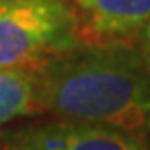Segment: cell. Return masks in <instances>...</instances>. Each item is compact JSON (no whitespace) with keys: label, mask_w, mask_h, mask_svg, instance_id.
Segmentation results:
<instances>
[{"label":"cell","mask_w":150,"mask_h":150,"mask_svg":"<svg viewBox=\"0 0 150 150\" xmlns=\"http://www.w3.org/2000/svg\"><path fill=\"white\" fill-rule=\"evenodd\" d=\"M80 39L86 45L125 43L121 39L150 23V0H72Z\"/></svg>","instance_id":"obj_4"},{"label":"cell","mask_w":150,"mask_h":150,"mask_svg":"<svg viewBox=\"0 0 150 150\" xmlns=\"http://www.w3.org/2000/svg\"><path fill=\"white\" fill-rule=\"evenodd\" d=\"M35 68L0 70V127L14 119L39 113Z\"/></svg>","instance_id":"obj_5"},{"label":"cell","mask_w":150,"mask_h":150,"mask_svg":"<svg viewBox=\"0 0 150 150\" xmlns=\"http://www.w3.org/2000/svg\"><path fill=\"white\" fill-rule=\"evenodd\" d=\"M39 113L150 133V74L127 43L82 45L35 68Z\"/></svg>","instance_id":"obj_1"},{"label":"cell","mask_w":150,"mask_h":150,"mask_svg":"<svg viewBox=\"0 0 150 150\" xmlns=\"http://www.w3.org/2000/svg\"><path fill=\"white\" fill-rule=\"evenodd\" d=\"M4 150H150L142 134L82 121H43L4 137Z\"/></svg>","instance_id":"obj_3"},{"label":"cell","mask_w":150,"mask_h":150,"mask_svg":"<svg viewBox=\"0 0 150 150\" xmlns=\"http://www.w3.org/2000/svg\"><path fill=\"white\" fill-rule=\"evenodd\" d=\"M142 59H144V64H146V70L150 74V23L144 28V33H142Z\"/></svg>","instance_id":"obj_6"},{"label":"cell","mask_w":150,"mask_h":150,"mask_svg":"<svg viewBox=\"0 0 150 150\" xmlns=\"http://www.w3.org/2000/svg\"><path fill=\"white\" fill-rule=\"evenodd\" d=\"M82 45L76 12L62 0H0V70L33 68Z\"/></svg>","instance_id":"obj_2"}]
</instances>
